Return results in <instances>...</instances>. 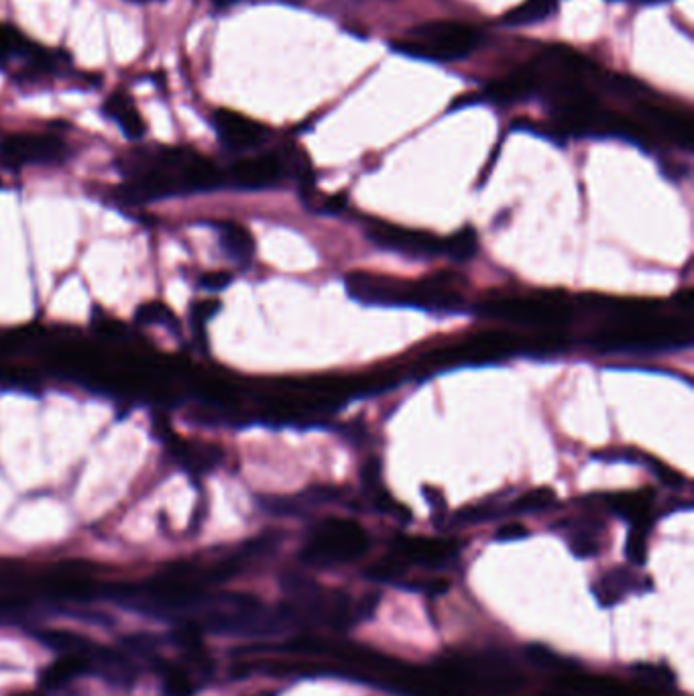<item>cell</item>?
Listing matches in <instances>:
<instances>
[{
	"mask_svg": "<svg viewBox=\"0 0 694 696\" xmlns=\"http://www.w3.org/2000/svg\"><path fill=\"white\" fill-rule=\"evenodd\" d=\"M102 112L108 116V119L117 123L129 139H141L147 131L143 116L139 114L135 102L125 92L110 94L102 104Z\"/></svg>",
	"mask_w": 694,
	"mask_h": 696,
	"instance_id": "obj_16",
	"label": "cell"
},
{
	"mask_svg": "<svg viewBox=\"0 0 694 696\" xmlns=\"http://www.w3.org/2000/svg\"><path fill=\"white\" fill-rule=\"evenodd\" d=\"M635 110H638V119L654 133V137L660 135L686 151L692 147L694 127L686 112L658 100H640L635 104Z\"/></svg>",
	"mask_w": 694,
	"mask_h": 696,
	"instance_id": "obj_9",
	"label": "cell"
},
{
	"mask_svg": "<svg viewBox=\"0 0 694 696\" xmlns=\"http://www.w3.org/2000/svg\"><path fill=\"white\" fill-rule=\"evenodd\" d=\"M228 178L243 190H267L277 186L283 178V161L273 153L247 157L230 167Z\"/></svg>",
	"mask_w": 694,
	"mask_h": 696,
	"instance_id": "obj_12",
	"label": "cell"
},
{
	"mask_svg": "<svg viewBox=\"0 0 694 696\" xmlns=\"http://www.w3.org/2000/svg\"><path fill=\"white\" fill-rule=\"evenodd\" d=\"M605 501L613 513L631 521V526L650 528V513H652V501H654L652 489L613 493V495H607Z\"/></svg>",
	"mask_w": 694,
	"mask_h": 696,
	"instance_id": "obj_15",
	"label": "cell"
},
{
	"mask_svg": "<svg viewBox=\"0 0 694 696\" xmlns=\"http://www.w3.org/2000/svg\"><path fill=\"white\" fill-rule=\"evenodd\" d=\"M644 583L642 578L635 576L629 568H613V570H607L597 583L593 587V593L597 597V601L603 605V607H613L617 603H621L629 593L633 591H644L640 585Z\"/></svg>",
	"mask_w": 694,
	"mask_h": 696,
	"instance_id": "obj_14",
	"label": "cell"
},
{
	"mask_svg": "<svg viewBox=\"0 0 694 696\" xmlns=\"http://www.w3.org/2000/svg\"><path fill=\"white\" fill-rule=\"evenodd\" d=\"M601 526L595 521H576L572 526V534L568 540L570 552L576 558H593L601 552V540H599Z\"/></svg>",
	"mask_w": 694,
	"mask_h": 696,
	"instance_id": "obj_22",
	"label": "cell"
},
{
	"mask_svg": "<svg viewBox=\"0 0 694 696\" xmlns=\"http://www.w3.org/2000/svg\"><path fill=\"white\" fill-rule=\"evenodd\" d=\"M526 536H528V530L519 524H507V526L499 528V532H497L499 542H515V540H524Z\"/></svg>",
	"mask_w": 694,
	"mask_h": 696,
	"instance_id": "obj_37",
	"label": "cell"
},
{
	"mask_svg": "<svg viewBox=\"0 0 694 696\" xmlns=\"http://www.w3.org/2000/svg\"><path fill=\"white\" fill-rule=\"evenodd\" d=\"M163 442L169 450V454L176 458L182 467L194 475H206L214 469H218L224 460V450L218 444H206V442H188L171 432L163 434Z\"/></svg>",
	"mask_w": 694,
	"mask_h": 696,
	"instance_id": "obj_13",
	"label": "cell"
},
{
	"mask_svg": "<svg viewBox=\"0 0 694 696\" xmlns=\"http://www.w3.org/2000/svg\"><path fill=\"white\" fill-rule=\"evenodd\" d=\"M220 310V304L216 300H200L192 306V324L194 328L202 330L204 324Z\"/></svg>",
	"mask_w": 694,
	"mask_h": 696,
	"instance_id": "obj_32",
	"label": "cell"
},
{
	"mask_svg": "<svg viewBox=\"0 0 694 696\" xmlns=\"http://www.w3.org/2000/svg\"><path fill=\"white\" fill-rule=\"evenodd\" d=\"M135 3H149V0H135Z\"/></svg>",
	"mask_w": 694,
	"mask_h": 696,
	"instance_id": "obj_43",
	"label": "cell"
},
{
	"mask_svg": "<svg viewBox=\"0 0 694 696\" xmlns=\"http://www.w3.org/2000/svg\"><path fill=\"white\" fill-rule=\"evenodd\" d=\"M625 556L631 564L642 566L648 556V528L646 526H631L625 544Z\"/></svg>",
	"mask_w": 694,
	"mask_h": 696,
	"instance_id": "obj_28",
	"label": "cell"
},
{
	"mask_svg": "<svg viewBox=\"0 0 694 696\" xmlns=\"http://www.w3.org/2000/svg\"><path fill=\"white\" fill-rule=\"evenodd\" d=\"M477 249H479L477 232L471 226L460 228L454 232V235L444 239V255L456 263L471 261L477 255Z\"/></svg>",
	"mask_w": 694,
	"mask_h": 696,
	"instance_id": "obj_24",
	"label": "cell"
},
{
	"mask_svg": "<svg viewBox=\"0 0 694 696\" xmlns=\"http://www.w3.org/2000/svg\"><path fill=\"white\" fill-rule=\"evenodd\" d=\"M68 157V147L53 135L17 133L0 141V167L17 171L27 165H51Z\"/></svg>",
	"mask_w": 694,
	"mask_h": 696,
	"instance_id": "obj_6",
	"label": "cell"
},
{
	"mask_svg": "<svg viewBox=\"0 0 694 696\" xmlns=\"http://www.w3.org/2000/svg\"><path fill=\"white\" fill-rule=\"evenodd\" d=\"M448 583L444 578H430V580H424V583H416V591H422L430 597H438V595H444L448 591Z\"/></svg>",
	"mask_w": 694,
	"mask_h": 696,
	"instance_id": "obj_36",
	"label": "cell"
},
{
	"mask_svg": "<svg viewBox=\"0 0 694 696\" xmlns=\"http://www.w3.org/2000/svg\"><path fill=\"white\" fill-rule=\"evenodd\" d=\"M481 312L489 318L546 330H560L572 318V306L562 296L552 294L497 296L483 302Z\"/></svg>",
	"mask_w": 694,
	"mask_h": 696,
	"instance_id": "obj_5",
	"label": "cell"
},
{
	"mask_svg": "<svg viewBox=\"0 0 694 696\" xmlns=\"http://www.w3.org/2000/svg\"><path fill=\"white\" fill-rule=\"evenodd\" d=\"M648 464H650V469L660 477V481L662 483H666V485H670V487H682L684 485V477L680 475V473H676L674 469H670L668 467V464H664V462H660V460H654V458H650L648 456Z\"/></svg>",
	"mask_w": 694,
	"mask_h": 696,
	"instance_id": "obj_33",
	"label": "cell"
},
{
	"mask_svg": "<svg viewBox=\"0 0 694 696\" xmlns=\"http://www.w3.org/2000/svg\"><path fill=\"white\" fill-rule=\"evenodd\" d=\"M646 3H660V0H646Z\"/></svg>",
	"mask_w": 694,
	"mask_h": 696,
	"instance_id": "obj_42",
	"label": "cell"
},
{
	"mask_svg": "<svg viewBox=\"0 0 694 696\" xmlns=\"http://www.w3.org/2000/svg\"><path fill=\"white\" fill-rule=\"evenodd\" d=\"M212 3H214L216 7H230V5L239 3V0H212Z\"/></svg>",
	"mask_w": 694,
	"mask_h": 696,
	"instance_id": "obj_40",
	"label": "cell"
},
{
	"mask_svg": "<svg viewBox=\"0 0 694 696\" xmlns=\"http://www.w3.org/2000/svg\"><path fill=\"white\" fill-rule=\"evenodd\" d=\"M530 348V342L522 336H515L507 330H483L460 342L436 348L424 357L430 367H454V365H485L503 361L515 353Z\"/></svg>",
	"mask_w": 694,
	"mask_h": 696,
	"instance_id": "obj_4",
	"label": "cell"
},
{
	"mask_svg": "<svg viewBox=\"0 0 694 696\" xmlns=\"http://www.w3.org/2000/svg\"><path fill=\"white\" fill-rule=\"evenodd\" d=\"M344 196H332V198H328L326 202H324V206H322V210L320 212H326V214H336V212H340L342 208H344Z\"/></svg>",
	"mask_w": 694,
	"mask_h": 696,
	"instance_id": "obj_39",
	"label": "cell"
},
{
	"mask_svg": "<svg viewBox=\"0 0 694 696\" xmlns=\"http://www.w3.org/2000/svg\"><path fill=\"white\" fill-rule=\"evenodd\" d=\"M163 682H165V692L169 696H192V690H194L192 680L180 668H165Z\"/></svg>",
	"mask_w": 694,
	"mask_h": 696,
	"instance_id": "obj_30",
	"label": "cell"
},
{
	"mask_svg": "<svg viewBox=\"0 0 694 696\" xmlns=\"http://www.w3.org/2000/svg\"><path fill=\"white\" fill-rule=\"evenodd\" d=\"M218 232H220V245L230 259L237 261L239 265H247L253 259L255 241L251 237V232L243 224L226 220L218 224Z\"/></svg>",
	"mask_w": 694,
	"mask_h": 696,
	"instance_id": "obj_18",
	"label": "cell"
},
{
	"mask_svg": "<svg viewBox=\"0 0 694 696\" xmlns=\"http://www.w3.org/2000/svg\"><path fill=\"white\" fill-rule=\"evenodd\" d=\"M379 599L381 595L379 593H369L365 595L361 601L355 603V615H357V621H363V619H369L373 617L377 605H379Z\"/></svg>",
	"mask_w": 694,
	"mask_h": 696,
	"instance_id": "obj_35",
	"label": "cell"
},
{
	"mask_svg": "<svg viewBox=\"0 0 694 696\" xmlns=\"http://www.w3.org/2000/svg\"><path fill=\"white\" fill-rule=\"evenodd\" d=\"M137 320L141 324H163V326H169V328L178 326V322H176V318H173V314L169 312V308H165L159 302H149V304L141 306L137 310Z\"/></svg>",
	"mask_w": 694,
	"mask_h": 696,
	"instance_id": "obj_29",
	"label": "cell"
},
{
	"mask_svg": "<svg viewBox=\"0 0 694 696\" xmlns=\"http://www.w3.org/2000/svg\"><path fill=\"white\" fill-rule=\"evenodd\" d=\"M224 182L222 171L206 157L196 151H190L182 167V184L184 192H208L220 188Z\"/></svg>",
	"mask_w": 694,
	"mask_h": 696,
	"instance_id": "obj_17",
	"label": "cell"
},
{
	"mask_svg": "<svg viewBox=\"0 0 694 696\" xmlns=\"http://www.w3.org/2000/svg\"><path fill=\"white\" fill-rule=\"evenodd\" d=\"M13 696H37L35 692H21V694H13Z\"/></svg>",
	"mask_w": 694,
	"mask_h": 696,
	"instance_id": "obj_41",
	"label": "cell"
},
{
	"mask_svg": "<svg viewBox=\"0 0 694 696\" xmlns=\"http://www.w3.org/2000/svg\"><path fill=\"white\" fill-rule=\"evenodd\" d=\"M408 570V564L403 562L401 558H397L393 552L385 558H381L379 562H375L367 574L373 578V580H379V583H395V580Z\"/></svg>",
	"mask_w": 694,
	"mask_h": 696,
	"instance_id": "obj_27",
	"label": "cell"
},
{
	"mask_svg": "<svg viewBox=\"0 0 694 696\" xmlns=\"http://www.w3.org/2000/svg\"><path fill=\"white\" fill-rule=\"evenodd\" d=\"M39 640L51 650H57L62 654H82V656H88L90 660L100 650L94 642L88 640V637H82V635L72 633V631H62V629L41 631Z\"/></svg>",
	"mask_w": 694,
	"mask_h": 696,
	"instance_id": "obj_21",
	"label": "cell"
},
{
	"mask_svg": "<svg viewBox=\"0 0 694 696\" xmlns=\"http://www.w3.org/2000/svg\"><path fill=\"white\" fill-rule=\"evenodd\" d=\"M212 125L222 145L233 151L253 149L259 143H263V139L267 137V127H263L261 123L249 119V116L237 110H228V108H218L214 112Z\"/></svg>",
	"mask_w": 694,
	"mask_h": 696,
	"instance_id": "obj_11",
	"label": "cell"
},
{
	"mask_svg": "<svg viewBox=\"0 0 694 696\" xmlns=\"http://www.w3.org/2000/svg\"><path fill=\"white\" fill-rule=\"evenodd\" d=\"M39 45H35L21 29L9 25V23H0V62L13 60V57H27L37 49Z\"/></svg>",
	"mask_w": 694,
	"mask_h": 696,
	"instance_id": "obj_23",
	"label": "cell"
},
{
	"mask_svg": "<svg viewBox=\"0 0 694 696\" xmlns=\"http://www.w3.org/2000/svg\"><path fill=\"white\" fill-rule=\"evenodd\" d=\"M692 342V326L686 318H631L617 320L593 334V346L609 353H658Z\"/></svg>",
	"mask_w": 694,
	"mask_h": 696,
	"instance_id": "obj_1",
	"label": "cell"
},
{
	"mask_svg": "<svg viewBox=\"0 0 694 696\" xmlns=\"http://www.w3.org/2000/svg\"><path fill=\"white\" fill-rule=\"evenodd\" d=\"M367 239L385 251H395L414 259L444 255V239L432 235V232L399 226L393 222L371 220L367 226Z\"/></svg>",
	"mask_w": 694,
	"mask_h": 696,
	"instance_id": "obj_7",
	"label": "cell"
},
{
	"mask_svg": "<svg viewBox=\"0 0 694 696\" xmlns=\"http://www.w3.org/2000/svg\"><path fill=\"white\" fill-rule=\"evenodd\" d=\"M481 41L475 27L460 21H426L412 27L406 37L393 41V47L401 53L420 57L428 62H456L471 55Z\"/></svg>",
	"mask_w": 694,
	"mask_h": 696,
	"instance_id": "obj_2",
	"label": "cell"
},
{
	"mask_svg": "<svg viewBox=\"0 0 694 696\" xmlns=\"http://www.w3.org/2000/svg\"><path fill=\"white\" fill-rule=\"evenodd\" d=\"M487 98L493 102H513V100H522L530 94H534V80L530 74V68H522L517 70L497 82H493L487 88Z\"/></svg>",
	"mask_w": 694,
	"mask_h": 696,
	"instance_id": "obj_20",
	"label": "cell"
},
{
	"mask_svg": "<svg viewBox=\"0 0 694 696\" xmlns=\"http://www.w3.org/2000/svg\"><path fill=\"white\" fill-rule=\"evenodd\" d=\"M556 501V493L548 487H538L528 493H524L519 499L511 503L513 513H536L546 507H550Z\"/></svg>",
	"mask_w": 694,
	"mask_h": 696,
	"instance_id": "obj_26",
	"label": "cell"
},
{
	"mask_svg": "<svg viewBox=\"0 0 694 696\" xmlns=\"http://www.w3.org/2000/svg\"><path fill=\"white\" fill-rule=\"evenodd\" d=\"M391 552L406 564L442 568L456 558L458 544L454 540H442V538L397 536L391 544Z\"/></svg>",
	"mask_w": 694,
	"mask_h": 696,
	"instance_id": "obj_10",
	"label": "cell"
},
{
	"mask_svg": "<svg viewBox=\"0 0 694 696\" xmlns=\"http://www.w3.org/2000/svg\"><path fill=\"white\" fill-rule=\"evenodd\" d=\"M379 475H381V467H379V460L377 458H371L367 460L365 464V469H363V483L369 485L371 489L379 483Z\"/></svg>",
	"mask_w": 694,
	"mask_h": 696,
	"instance_id": "obj_38",
	"label": "cell"
},
{
	"mask_svg": "<svg viewBox=\"0 0 694 696\" xmlns=\"http://www.w3.org/2000/svg\"><path fill=\"white\" fill-rule=\"evenodd\" d=\"M92 660L82 654H62L53 664L45 668L41 674V686L47 690H57L72 682L76 676L88 672Z\"/></svg>",
	"mask_w": 694,
	"mask_h": 696,
	"instance_id": "obj_19",
	"label": "cell"
},
{
	"mask_svg": "<svg viewBox=\"0 0 694 696\" xmlns=\"http://www.w3.org/2000/svg\"><path fill=\"white\" fill-rule=\"evenodd\" d=\"M369 548V536L355 519L328 517L316 526L302 550V560L312 566L353 562Z\"/></svg>",
	"mask_w": 694,
	"mask_h": 696,
	"instance_id": "obj_3",
	"label": "cell"
},
{
	"mask_svg": "<svg viewBox=\"0 0 694 696\" xmlns=\"http://www.w3.org/2000/svg\"><path fill=\"white\" fill-rule=\"evenodd\" d=\"M558 0H524L505 15V21L511 25H530L548 19L556 11Z\"/></svg>",
	"mask_w": 694,
	"mask_h": 696,
	"instance_id": "obj_25",
	"label": "cell"
},
{
	"mask_svg": "<svg viewBox=\"0 0 694 696\" xmlns=\"http://www.w3.org/2000/svg\"><path fill=\"white\" fill-rule=\"evenodd\" d=\"M230 281H233V275L226 271H208L200 277V285L204 289H212V292H220V289L228 287Z\"/></svg>",
	"mask_w": 694,
	"mask_h": 696,
	"instance_id": "obj_34",
	"label": "cell"
},
{
	"mask_svg": "<svg viewBox=\"0 0 694 696\" xmlns=\"http://www.w3.org/2000/svg\"><path fill=\"white\" fill-rule=\"evenodd\" d=\"M349 294L363 304L371 306H408L410 281L391 275L353 271L344 279Z\"/></svg>",
	"mask_w": 694,
	"mask_h": 696,
	"instance_id": "obj_8",
	"label": "cell"
},
{
	"mask_svg": "<svg viewBox=\"0 0 694 696\" xmlns=\"http://www.w3.org/2000/svg\"><path fill=\"white\" fill-rule=\"evenodd\" d=\"M635 674L642 678V682H648V684H672L674 682V674L666 666L640 664V666H635Z\"/></svg>",
	"mask_w": 694,
	"mask_h": 696,
	"instance_id": "obj_31",
	"label": "cell"
}]
</instances>
